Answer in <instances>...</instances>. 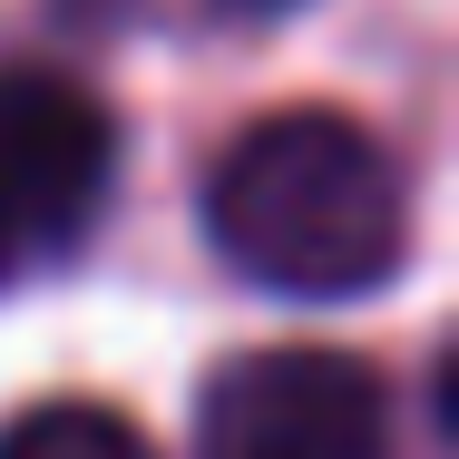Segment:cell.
<instances>
[{"instance_id": "6da1fadb", "label": "cell", "mask_w": 459, "mask_h": 459, "mask_svg": "<svg viewBox=\"0 0 459 459\" xmlns=\"http://www.w3.org/2000/svg\"><path fill=\"white\" fill-rule=\"evenodd\" d=\"M205 235L264 293L352 303L381 293L411 255V186L362 117L283 108L205 167Z\"/></svg>"}, {"instance_id": "7a4b0ae2", "label": "cell", "mask_w": 459, "mask_h": 459, "mask_svg": "<svg viewBox=\"0 0 459 459\" xmlns=\"http://www.w3.org/2000/svg\"><path fill=\"white\" fill-rule=\"evenodd\" d=\"M195 459H391V391L323 342L245 352L195 401Z\"/></svg>"}, {"instance_id": "3957f363", "label": "cell", "mask_w": 459, "mask_h": 459, "mask_svg": "<svg viewBox=\"0 0 459 459\" xmlns=\"http://www.w3.org/2000/svg\"><path fill=\"white\" fill-rule=\"evenodd\" d=\"M117 167V117L79 79L49 69H10L0 79V235L10 255H59L108 195Z\"/></svg>"}, {"instance_id": "277c9868", "label": "cell", "mask_w": 459, "mask_h": 459, "mask_svg": "<svg viewBox=\"0 0 459 459\" xmlns=\"http://www.w3.org/2000/svg\"><path fill=\"white\" fill-rule=\"evenodd\" d=\"M0 459H157L147 430L108 401H39L0 430Z\"/></svg>"}, {"instance_id": "5b68a950", "label": "cell", "mask_w": 459, "mask_h": 459, "mask_svg": "<svg viewBox=\"0 0 459 459\" xmlns=\"http://www.w3.org/2000/svg\"><path fill=\"white\" fill-rule=\"evenodd\" d=\"M225 10H245V20H274V10H293V0H225Z\"/></svg>"}, {"instance_id": "8992f818", "label": "cell", "mask_w": 459, "mask_h": 459, "mask_svg": "<svg viewBox=\"0 0 459 459\" xmlns=\"http://www.w3.org/2000/svg\"><path fill=\"white\" fill-rule=\"evenodd\" d=\"M10 264H20V255H10V235H0V274H10Z\"/></svg>"}]
</instances>
